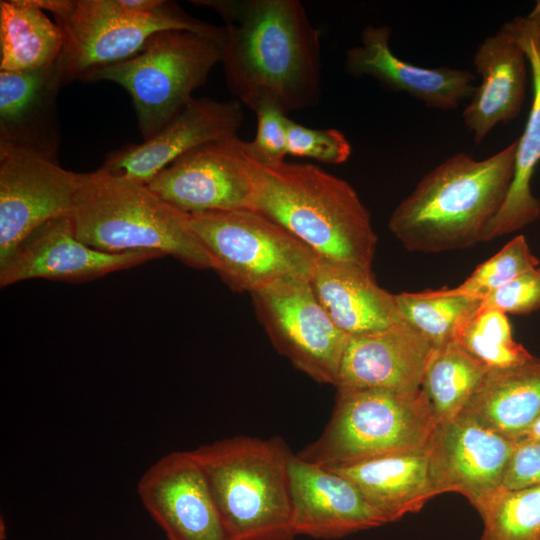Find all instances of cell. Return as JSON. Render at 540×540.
<instances>
[{"instance_id": "obj_34", "label": "cell", "mask_w": 540, "mask_h": 540, "mask_svg": "<svg viewBox=\"0 0 540 540\" xmlns=\"http://www.w3.org/2000/svg\"><path fill=\"white\" fill-rule=\"evenodd\" d=\"M480 306L507 314H528L540 309V267L531 269L485 297Z\"/></svg>"}, {"instance_id": "obj_2", "label": "cell", "mask_w": 540, "mask_h": 540, "mask_svg": "<svg viewBox=\"0 0 540 540\" xmlns=\"http://www.w3.org/2000/svg\"><path fill=\"white\" fill-rule=\"evenodd\" d=\"M517 140L482 160L460 152L425 174L392 211L388 228L410 252L441 253L485 242L514 173Z\"/></svg>"}, {"instance_id": "obj_19", "label": "cell", "mask_w": 540, "mask_h": 540, "mask_svg": "<svg viewBox=\"0 0 540 540\" xmlns=\"http://www.w3.org/2000/svg\"><path fill=\"white\" fill-rule=\"evenodd\" d=\"M58 63L30 72L0 71V150H18L58 162Z\"/></svg>"}, {"instance_id": "obj_23", "label": "cell", "mask_w": 540, "mask_h": 540, "mask_svg": "<svg viewBox=\"0 0 540 540\" xmlns=\"http://www.w3.org/2000/svg\"><path fill=\"white\" fill-rule=\"evenodd\" d=\"M507 23L526 54L533 94L524 131L517 139L512 182L486 232L485 242L523 229L540 218V199L531 190L540 161V30L527 17H516Z\"/></svg>"}, {"instance_id": "obj_27", "label": "cell", "mask_w": 540, "mask_h": 540, "mask_svg": "<svg viewBox=\"0 0 540 540\" xmlns=\"http://www.w3.org/2000/svg\"><path fill=\"white\" fill-rule=\"evenodd\" d=\"M488 370L456 342L433 349L421 388L431 403L436 423L461 414Z\"/></svg>"}, {"instance_id": "obj_28", "label": "cell", "mask_w": 540, "mask_h": 540, "mask_svg": "<svg viewBox=\"0 0 540 540\" xmlns=\"http://www.w3.org/2000/svg\"><path fill=\"white\" fill-rule=\"evenodd\" d=\"M404 322L434 348L455 342L463 323L478 309L480 300L463 295H442L435 290L395 294Z\"/></svg>"}, {"instance_id": "obj_13", "label": "cell", "mask_w": 540, "mask_h": 540, "mask_svg": "<svg viewBox=\"0 0 540 540\" xmlns=\"http://www.w3.org/2000/svg\"><path fill=\"white\" fill-rule=\"evenodd\" d=\"M515 445L462 414L436 423L426 447L435 495L460 493L479 513L503 488Z\"/></svg>"}, {"instance_id": "obj_29", "label": "cell", "mask_w": 540, "mask_h": 540, "mask_svg": "<svg viewBox=\"0 0 540 540\" xmlns=\"http://www.w3.org/2000/svg\"><path fill=\"white\" fill-rule=\"evenodd\" d=\"M455 342L489 369L513 367L533 358L514 339L506 314L492 308L479 306L460 327Z\"/></svg>"}, {"instance_id": "obj_21", "label": "cell", "mask_w": 540, "mask_h": 540, "mask_svg": "<svg viewBox=\"0 0 540 540\" xmlns=\"http://www.w3.org/2000/svg\"><path fill=\"white\" fill-rule=\"evenodd\" d=\"M473 63L481 83L462 112L464 126L479 144L500 123L519 114L525 95L527 57L506 22L477 47Z\"/></svg>"}, {"instance_id": "obj_16", "label": "cell", "mask_w": 540, "mask_h": 540, "mask_svg": "<svg viewBox=\"0 0 540 540\" xmlns=\"http://www.w3.org/2000/svg\"><path fill=\"white\" fill-rule=\"evenodd\" d=\"M163 257L140 250L107 253L77 238L71 217L51 220L33 232L0 267L1 288L31 279L91 281Z\"/></svg>"}, {"instance_id": "obj_17", "label": "cell", "mask_w": 540, "mask_h": 540, "mask_svg": "<svg viewBox=\"0 0 540 540\" xmlns=\"http://www.w3.org/2000/svg\"><path fill=\"white\" fill-rule=\"evenodd\" d=\"M289 477L296 536L336 539L386 524L356 485L330 468L292 454Z\"/></svg>"}, {"instance_id": "obj_11", "label": "cell", "mask_w": 540, "mask_h": 540, "mask_svg": "<svg viewBox=\"0 0 540 540\" xmlns=\"http://www.w3.org/2000/svg\"><path fill=\"white\" fill-rule=\"evenodd\" d=\"M148 186L187 214L254 210L253 158L246 141L238 135L194 148L162 170Z\"/></svg>"}, {"instance_id": "obj_26", "label": "cell", "mask_w": 540, "mask_h": 540, "mask_svg": "<svg viewBox=\"0 0 540 540\" xmlns=\"http://www.w3.org/2000/svg\"><path fill=\"white\" fill-rule=\"evenodd\" d=\"M64 41L59 25L32 0L0 1V71L50 67L58 61Z\"/></svg>"}, {"instance_id": "obj_24", "label": "cell", "mask_w": 540, "mask_h": 540, "mask_svg": "<svg viewBox=\"0 0 540 540\" xmlns=\"http://www.w3.org/2000/svg\"><path fill=\"white\" fill-rule=\"evenodd\" d=\"M327 468L353 482L386 523L419 512L436 496L426 449Z\"/></svg>"}, {"instance_id": "obj_10", "label": "cell", "mask_w": 540, "mask_h": 540, "mask_svg": "<svg viewBox=\"0 0 540 540\" xmlns=\"http://www.w3.org/2000/svg\"><path fill=\"white\" fill-rule=\"evenodd\" d=\"M250 296L275 349L314 381L335 386L349 335L331 320L310 280L282 279Z\"/></svg>"}, {"instance_id": "obj_8", "label": "cell", "mask_w": 540, "mask_h": 540, "mask_svg": "<svg viewBox=\"0 0 540 540\" xmlns=\"http://www.w3.org/2000/svg\"><path fill=\"white\" fill-rule=\"evenodd\" d=\"M221 62L218 42L187 30L153 35L135 56L94 70L82 81H111L130 95L143 141L170 123Z\"/></svg>"}, {"instance_id": "obj_6", "label": "cell", "mask_w": 540, "mask_h": 540, "mask_svg": "<svg viewBox=\"0 0 540 540\" xmlns=\"http://www.w3.org/2000/svg\"><path fill=\"white\" fill-rule=\"evenodd\" d=\"M54 16L64 34L57 61L64 85L138 54L158 32L187 30L220 44L223 27L163 0H32Z\"/></svg>"}, {"instance_id": "obj_7", "label": "cell", "mask_w": 540, "mask_h": 540, "mask_svg": "<svg viewBox=\"0 0 540 540\" xmlns=\"http://www.w3.org/2000/svg\"><path fill=\"white\" fill-rule=\"evenodd\" d=\"M436 419L421 388L337 389L332 415L321 433L297 456L326 467L426 449Z\"/></svg>"}, {"instance_id": "obj_4", "label": "cell", "mask_w": 540, "mask_h": 540, "mask_svg": "<svg viewBox=\"0 0 540 540\" xmlns=\"http://www.w3.org/2000/svg\"><path fill=\"white\" fill-rule=\"evenodd\" d=\"M232 540H293L289 477L282 438L235 436L190 450Z\"/></svg>"}, {"instance_id": "obj_33", "label": "cell", "mask_w": 540, "mask_h": 540, "mask_svg": "<svg viewBox=\"0 0 540 540\" xmlns=\"http://www.w3.org/2000/svg\"><path fill=\"white\" fill-rule=\"evenodd\" d=\"M257 117L256 135L246 141L250 156L260 164L276 165L285 161L287 127L290 118L276 104L265 101L254 110Z\"/></svg>"}, {"instance_id": "obj_18", "label": "cell", "mask_w": 540, "mask_h": 540, "mask_svg": "<svg viewBox=\"0 0 540 540\" xmlns=\"http://www.w3.org/2000/svg\"><path fill=\"white\" fill-rule=\"evenodd\" d=\"M392 29L368 25L360 43L347 50L345 69L355 77L368 76L388 89L404 92L427 107L450 111L471 98L476 76L465 69L448 66L427 68L397 57L390 48Z\"/></svg>"}, {"instance_id": "obj_9", "label": "cell", "mask_w": 540, "mask_h": 540, "mask_svg": "<svg viewBox=\"0 0 540 540\" xmlns=\"http://www.w3.org/2000/svg\"><path fill=\"white\" fill-rule=\"evenodd\" d=\"M190 229L214 262V271L236 292L273 282L310 280L320 256L280 224L256 210L187 214Z\"/></svg>"}, {"instance_id": "obj_15", "label": "cell", "mask_w": 540, "mask_h": 540, "mask_svg": "<svg viewBox=\"0 0 540 540\" xmlns=\"http://www.w3.org/2000/svg\"><path fill=\"white\" fill-rule=\"evenodd\" d=\"M138 496L168 540H232L190 451H175L141 476Z\"/></svg>"}, {"instance_id": "obj_36", "label": "cell", "mask_w": 540, "mask_h": 540, "mask_svg": "<svg viewBox=\"0 0 540 540\" xmlns=\"http://www.w3.org/2000/svg\"><path fill=\"white\" fill-rule=\"evenodd\" d=\"M540 440V417L534 424L516 441V443Z\"/></svg>"}, {"instance_id": "obj_22", "label": "cell", "mask_w": 540, "mask_h": 540, "mask_svg": "<svg viewBox=\"0 0 540 540\" xmlns=\"http://www.w3.org/2000/svg\"><path fill=\"white\" fill-rule=\"evenodd\" d=\"M310 284L331 320L349 336L403 322L395 294L380 287L370 270L320 258Z\"/></svg>"}, {"instance_id": "obj_1", "label": "cell", "mask_w": 540, "mask_h": 540, "mask_svg": "<svg viewBox=\"0 0 540 540\" xmlns=\"http://www.w3.org/2000/svg\"><path fill=\"white\" fill-rule=\"evenodd\" d=\"M224 21L221 63L230 94L252 111L262 102L288 114L318 104L320 32L298 0H195Z\"/></svg>"}, {"instance_id": "obj_30", "label": "cell", "mask_w": 540, "mask_h": 540, "mask_svg": "<svg viewBox=\"0 0 540 540\" xmlns=\"http://www.w3.org/2000/svg\"><path fill=\"white\" fill-rule=\"evenodd\" d=\"M480 540H540V485L497 492L482 508Z\"/></svg>"}, {"instance_id": "obj_32", "label": "cell", "mask_w": 540, "mask_h": 540, "mask_svg": "<svg viewBox=\"0 0 540 540\" xmlns=\"http://www.w3.org/2000/svg\"><path fill=\"white\" fill-rule=\"evenodd\" d=\"M287 151L295 157L337 165L350 158L352 147L343 132L337 129H313L289 119Z\"/></svg>"}, {"instance_id": "obj_35", "label": "cell", "mask_w": 540, "mask_h": 540, "mask_svg": "<svg viewBox=\"0 0 540 540\" xmlns=\"http://www.w3.org/2000/svg\"><path fill=\"white\" fill-rule=\"evenodd\" d=\"M536 485H540V440L516 443L505 470L503 488Z\"/></svg>"}, {"instance_id": "obj_14", "label": "cell", "mask_w": 540, "mask_h": 540, "mask_svg": "<svg viewBox=\"0 0 540 540\" xmlns=\"http://www.w3.org/2000/svg\"><path fill=\"white\" fill-rule=\"evenodd\" d=\"M244 121L243 104L233 98H193L152 138L111 151L100 170L148 185L179 157L205 143L238 135Z\"/></svg>"}, {"instance_id": "obj_31", "label": "cell", "mask_w": 540, "mask_h": 540, "mask_svg": "<svg viewBox=\"0 0 540 540\" xmlns=\"http://www.w3.org/2000/svg\"><path fill=\"white\" fill-rule=\"evenodd\" d=\"M538 266L539 259L530 250L524 235L520 234L478 265L463 283L435 291L442 295H463L482 301L515 277Z\"/></svg>"}, {"instance_id": "obj_25", "label": "cell", "mask_w": 540, "mask_h": 540, "mask_svg": "<svg viewBox=\"0 0 540 540\" xmlns=\"http://www.w3.org/2000/svg\"><path fill=\"white\" fill-rule=\"evenodd\" d=\"M461 414L516 443L540 417V358L489 369Z\"/></svg>"}, {"instance_id": "obj_5", "label": "cell", "mask_w": 540, "mask_h": 540, "mask_svg": "<svg viewBox=\"0 0 540 540\" xmlns=\"http://www.w3.org/2000/svg\"><path fill=\"white\" fill-rule=\"evenodd\" d=\"M78 239L107 253L154 251L199 270L214 262L190 229L187 213L148 185L100 169L81 173L71 215Z\"/></svg>"}, {"instance_id": "obj_37", "label": "cell", "mask_w": 540, "mask_h": 540, "mask_svg": "<svg viewBox=\"0 0 540 540\" xmlns=\"http://www.w3.org/2000/svg\"><path fill=\"white\" fill-rule=\"evenodd\" d=\"M530 21H532L537 28L540 30V0H538L528 16H526Z\"/></svg>"}, {"instance_id": "obj_20", "label": "cell", "mask_w": 540, "mask_h": 540, "mask_svg": "<svg viewBox=\"0 0 540 540\" xmlns=\"http://www.w3.org/2000/svg\"><path fill=\"white\" fill-rule=\"evenodd\" d=\"M434 347L406 322L350 335L335 387L417 391Z\"/></svg>"}, {"instance_id": "obj_12", "label": "cell", "mask_w": 540, "mask_h": 540, "mask_svg": "<svg viewBox=\"0 0 540 540\" xmlns=\"http://www.w3.org/2000/svg\"><path fill=\"white\" fill-rule=\"evenodd\" d=\"M81 173L18 150H0V267L45 223L71 217Z\"/></svg>"}, {"instance_id": "obj_3", "label": "cell", "mask_w": 540, "mask_h": 540, "mask_svg": "<svg viewBox=\"0 0 540 540\" xmlns=\"http://www.w3.org/2000/svg\"><path fill=\"white\" fill-rule=\"evenodd\" d=\"M254 210L283 226L321 258L372 271L377 235L370 212L347 181L309 163L253 159Z\"/></svg>"}]
</instances>
